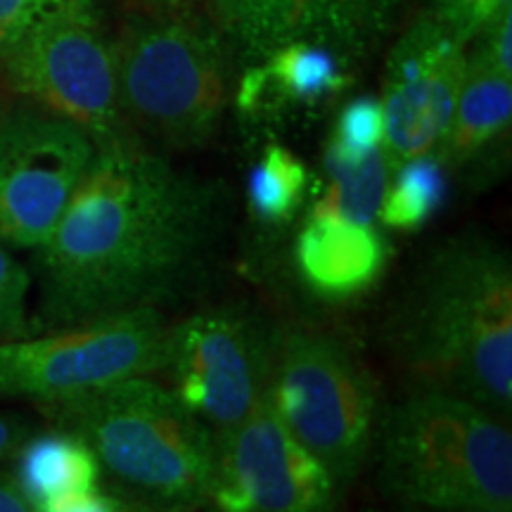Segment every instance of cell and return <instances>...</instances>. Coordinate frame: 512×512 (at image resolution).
Masks as SVG:
<instances>
[{"mask_svg":"<svg viewBox=\"0 0 512 512\" xmlns=\"http://www.w3.org/2000/svg\"><path fill=\"white\" fill-rule=\"evenodd\" d=\"M216 195L143 140L98 145L38 249L41 313L55 328L157 309L200 268Z\"/></svg>","mask_w":512,"mask_h":512,"instance_id":"6da1fadb","label":"cell"},{"mask_svg":"<svg viewBox=\"0 0 512 512\" xmlns=\"http://www.w3.org/2000/svg\"><path fill=\"white\" fill-rule=\"evenodd\" d=\"M389 335L420 389L460 396L510 420L512 264L501 245L460 235L439 247L396 306Z\"/></svg>","mask_w":512,"mask_h":512,"instance_id":"7a4b0ae2","label":"cell"},{"mask_svg":"<svg viewBox=\"0 0 512 512\" xmlns=\"http://www.w3.org/2000/svg\"><path fill=\"white\" fill-rule=\"evenodd\" d=\"M112 46L121 112L143 143L195 150L216 136L240 64L207 8L126 5Z\"/></svg>","mask_w":512,"mask_h":512,"instance_id":"3957f363","label":"cell"},{"mask_svg":"<svg viewBox=\"0 0 512 512\" xmlns=\"http://www.w3.org/2000/svg\"><path fill=\"white\" fill-rule=\"evenodd\" d=\"M380 484L420 508L512 512L508 422L439 389H418L377 422Z\"/></svg>","mask_w":512,"mask_h":512,"instance_id":"277c9868","label":"cell"},{"mask_svg":"<svg viewBox=\"0 0 512 512\" xmlns=\"http://www.w3.org/2000/svg\"><path fill=\"white\" fill-rule=\"evenodd\" d=\"M46 406L62 430L86 441L100 470L145 501L162 508L209 501L216 434L155 377Z\"/></svg>","mask_w":512,"mask_h":512,"instance_id":"5b68a950","label":"cell"},{"mask_svg":"<svg viewBox=\"0 0 512 512\" xmlns=\"http://www.w3.org/2000/svg\"><path fill=\"white\" fill-rule=\"evenodd\" d=\"M264 399L337 482H349L366 465L380 396L373 373L342 339L309 325L273 332Z\"/></svg>","mask_w":512,"mask_h":512,"instance_id":"8992f818","label":"cell"},{"mask_svg":"<svg viewBox=\"0 0 512 512\" xmlns=\"http://www.w3.org/2000/svg\"><path fill=\"white\" fill-rule=\"evenodd\" d=\"M110 3L76 0L38 19L0 53V79L19 100L72 121L95 147L138 138L119 105Z\"/></svg>","mask_w":512,"mask_h":512,"instance_id":"52a82bcc","label":"cell"},{"mask_svg":"<svg viewBox=\"0 0 512 512\" xmlns=\"http://www.w3.org/2000/svg\"><path fill=\"white\" fill-rule=\"evenodd\" d=\"M171 325L133 309L0 344V396L57 403L133 377L164 373Z\"/></svg>","mask_w":512,"mask_h":512,"instance_id":"ba28073f","label":"cell"},{"mask_svg":"<svg viewBox=\"0 0 512 512\" xmlns=\"http://www.w3.org/2000/svg\"><path fill=\"white\" fill-rule=\"evenodd\" d=\"M93 157V138L72 121L24 100L0 107V242L41 247Z\"/></svg>","mask_w":512,"mask_h":512,"instance_id":"9c48e42d","label":"cell"},{"mask_svg":"<svg viewBox=\"0 0 512 512\" xmlns=\"http://www.w3.org/2000/svg\"><path fill=\"white\" fill-rule=\"evenodd\" d=\"M418 0H209L238 64L261 60L287 43H313L358 72L384 55Z\"/></svg>","mask_w":512,"mask_h":512,"instance_id":"30bf717a","label":"cell"},{"mask_svg":"<svg viewBox=\"0 0 512 512\" xmlns=\"http://www.w3.org/2000/svg\"><path fill=\"white\" fill-rule=\"evenodd\" d=\"M271 335L235 311H202L171 325L164 373L171 392L214 434L264 403Z\"/></svg>","mask_w":512,"mask_h":512,"instance_id":"8fae6325","label":"cell"},{"mask_svg":"<svg viewBox=\"0 0 512 512\" xmlns=\"http://www.w3.org/2000/svg\"><path fill=\"white\" fill-rule=\"evenodd\" d=\"M337 484L266 399L233 430L216 434L209 501L219 512H335Z\"/></svg>","mask_w":512,"mask_h":512,"instance_id":"7c38bea8","label":"cell"},{"mask_svg":"<svg viewBox=\"0 0 512 512\" xmlns=\"http://www.w3.org/2000/svg\"><path fill=\"white\" fill-rule=\"evenodd\" d=\"M467 76V46L422 5L384 50V155L399 166L434 155Z\"/></svg>","mask_w":512,"mask_h":512,"instance_id":"4fadbf2b","label":"cell"},{"mask_svg":"<svg viewBox=\"0 0 512 512\" xmlns=\"http://www.w3.org/2000/svg\"><path fill=\"white\" fill-rule=\"evenodd\" d=\"M354 74L328 48L287 43L261 60L242 64L230 105L252 124H275L292 114L318 110L347 93Z\"/></svg>","mask_w":512,"mask_h":512,"instance_id":"5bb4252c","label":"cell"},{"mask_svg":"<svg viewBox=\"0 0 512 512\" xmlns=\"http://www.w3.org/2000/svg\"><path fill=\"white\" fill-rule=\"evenodd\" d=\"M389 242L377 223H354L313 209L294 240V268L320 299L347 302L380 283Z\"/></svg>","mask_w":512,"mask_h":512,"instance_id":"9a60e30c","label":"cell"},{"mask_svg":"<svg viewBox=\"0 0 512 512\" xmlns=\"http://www.w3.org/2000/svg\"><path fill=\"white\" fill-rule=\"evenodd\" d=\"M510 124L512 79L467 57L465 83L434 157L448 171L475 164L510 138Z\"/></svg>","mask_w":512,"mask_h":512,"instance_id":"2e32d148","label":"cell"},{"mask_svg":"<svg viewBox=\"0 0 512 512\" xmlns=\"http://www.w3.org/2000/svg\"><path fill=\"white\" fill-rule=\"evenodd\" d=\"M98 479L100 463L95 453L67 430L31 439L19 451L15 482L31 508L98 489Z\"/></svg>","mask_w":512,"mask_h":512,"instance_id":"e0dca14e","label":"cell"},{"mask_svg":"<svg viewBox=\"0 0 512 512\" xmlns=\"http://www.w3.org/2000/svg\"><path fill=\"white\" fill-rule=\"evenodd\" d=\"M448 197V169L434 155L394 166L384 188L377 223L387 230L415 233L439 214Z\"/></svg>","mask_w":512,"mask_h":512,"instance_id":"ac0fdd59","label":"cell"},{"mask_svg":"<svg viewBox=\"0 0 512 512\" xmlns=\"http://www.w3.org/2000/svg\"><path fill=\"white\" fill-rule=\"evenodd\" d=\"M306 164L283 143H268L247 176V207L256 221L280 226L294 219L309 192Z\"/></svg>","mask_w":512,"mask_h":512,"instance_id":"d6986e66","label":"cell"},{"mask_svg":"<svg viewBox=\"0 0 512 512\" xmlns=\"http://www.w3.org/2000/svg\"><path fill=\"white\" fill-rule=\"evenodd\" d=\"M323 169L328 185L313 202V209L328 211L354 223H377V209L392 174L384 147L361 162H344L323 152Z\"/></svg>","mask_w":512,"mask_h":512,"instance_id":"ffe728a7","label":"cell"},{"mask_svg":"<svg viewBox=\"0 0 512 512\" xmlns=\"http://www.w3.org/2000/svg\"><path fill=\"white\" fill-rule=\"evenodd\" d=\"M384 145V112L382 102L375 95L351 98L337 114L325 155L344 162H361L382 150Z\"/></svg>","mask_w":512,"mask_h":512,"instance_id":"44dd1931","label":"cell"},{"mask_svg":"<svg viewBox=\"0 0 512 512\" xmlns=\"http://www.w3.org/2000/svg\"><path fill=\"white\" fill-rule=\"evenodd\" d=\"M420 5L463 46L512 10V0H425Z\"/></svg>","mask_w":512,"mask_h":512,"instance_id":"7402d4cb","label":"cell"},{"mask_svg":"<svg viewBox=\"0 0 512 512\" xmlns=\"http://www.w3.org/2000/svg\"><path fill=\"white\" fill-rule=\"evenodd\" d=\"M29 287V271L0 242V344L27 337Z\"/></svg>","mask_w":512,"mask_h":512,"instance_id":"603a6c76","label":"cell"},{"mask_svg":"<svg viewBox=\"0 0 512 512\" xmlns=\"http://www.w3.org/2000/svg\"><path fill=\"white\" fill-rule=\"evenodd\" d=\"M467 57L512 79V10L498 17L467 46Z\"/></svg>","mask_w":512,"mask_h":512,"instance_id":"cb8c5ba5","label":"cell"},{"mask_svg":"<svg viewBox=\"0 0 512 512\" xmlns=\"http://www.w3.org/2000/svg\"><path fill=\"white\" fill-rule=\"evenodd\" d=\"M76 0H0V53L15 43L38 19ZM110 3V0H100Z\"/></svg>","mask_w":512,"mask_h":512,"instance_id":"d4e9b609","label":"cell"},{"mask_svg":"<svg viewBox=\"0 0 512 512\" xmlns=\"http://www.w3.org/2000/svg\"><path fill=\"white\" fill-rule=\"evenodd\" d=\"M34 512H121V505L114 498L93 489L83 491V494L55 498V501L38 505Z\"/></svg>","mask_w":512,"mask_h":512,"instance_id":"484cf974","label":"cell"},{"mask_svg":"<svg viewBox=\"0 0 512 512\" xmlns=\"http://www.w3.org/2000/svg\"><path fill=\"white\" fill-rule=\"evenodd\" d=\"M0 512H34L15 477L0 472Z\"/></svg>","mask_w":512,"mask_h":512,"instance_id":"4316f807","label":"cell"},{"mask_svg":"<svg viewBox=\"0 0 512 512\" xmlns=\"http://www.w3.org/2000/svg\"><path fill=\"white\" fill-rule=\"evenodd\" d=\"M207 3L209 0H128V5L150 10H195L207 8Z\"/></svg>","mask_w":512,"mask_h":512,"instance_id":"83f0119b","label":"cell"},{"mask_svg":"<svg viewBox=\"0 0 512 512\" xmlns=\"http://www.w3.org/2000/svg\"><path fill=\"white\" fill-rule=\"evenodd\" d=\"M17 446V430L8 418L0 415V458L8 456L12 448Z\"/></svg>","mask_w":512,"mask_h":512,"instance_id":"f1b7e54d","label":"cell"},{"mask_svg":"<svg viewBox=\"0 0 512 512\" xmlns=\"http://www.w3.org/2000/svg\"><path fill=\"white\" fill-rule=\"evenodd\" d=\"M401 512H498V510H467V508H420V505H408Z\"/></svg>","mask_w":512,"mask_h":512,"instance_id":"f546056e","label":"cell"}]
</instances>
